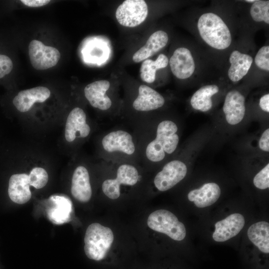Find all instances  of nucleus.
Returning <instances> with one entry per match:
<instances>
[{"mask_svg":"<svg viewBox=\"0 0 269 269\" xmlns=\"http://www.w3.org/2000/svg\"><path fill=\"white\" fill-rule=\"evenodd\" d=\"M200 36L210 47L218 50L228 48L232 42L231 33L227 24L213 12L202 14L197 21Z\"/></svg>","mask_w":269,"mask_h":269,"instance_id":"nucleus-1","label":"nucleus"},{"mask_svg":"<svg viewBox=\"0 0 269 269\" xmlns=\"http://www.w3.org/2000/svg\"><path fill=\"white\" fill-rule=\"evenodd\" d=\"M177 130V125L171 121H163L158 125L155 138L145 149V155L149 161L159 162L166 153L171 154L175 150L179 142Z\"/></svg>","mask_w":269,"mask_h":269,"instance_id":"nucleus-2","label":"nucleus"},{"mask_svg":"<svg viewBox=\"0 0 269 269\" xmlns=\"http://www.w3.org/2000/svg\"><path fill=\"white\" fill-rule=\"evenodd\" d=\"M114 241L112 230L98 223H92L87 228L84 237V251L89 259L103 260L106 256Z\"/></svg>","mask_w":269,"mask_h":269,"instance_id":"nucleus-3","label":"nucleus"},{"mask_svg":"<svg viewBox=\"0 0 269 269\" xmlns=\"http://www.w3.org/2000/svg\"><path fill=\"white\" fill-rule=\"evenodd\" d=\"M147 224L152 230L163 233L173 240L181 241L186 234L184 224L175 215L163 209L152 212L148 217Z\"/></svg>","mask_w":269,"mask_h":269,"instance_id":"nucleus-4","label":"nucleus"},{"mask_svg":"<svg viewBox=\"0 0 269 269\" xmlns=\"http://www.w3.org/2000/svg\"><path fill=\"white\" fill-rule=\"evenodd\" d=\"M148 7L143 0H126L117 8L116 17L122 25L134 27L142 23L147 16Z\"/></svg>","mask_w":269,"mask_h":269,"instance_id":"nucleus-5","label":"nucleus"},{"mask_svg":"<svg viewBox=\"0 0 269 269\" xmlns=\"http://www.w3.org/2000/svg\"><path fill=\"white\" fill-rule=\"evenodd\" d=\"M30 63L36 70H43L55 66L59 61L61 54L56 48L44 45L41 41L34 39L28 46Z\"/></svg>","mask_w":269,"mask_h":269,"instance_id":"nucleus-6","label":"nucleus"},{"mask_svg":"<svg viewBox=\"0 0 269 269\" xmlns=\"http://www.w3.org/2000/svg\"><path fill=\"white\" fill-rule=\"evenodd\" d=\"M139 178L138 171L134 166L129 164H122L117 169L115 179H108L103 182L102 191L108 198L116 199L120 196L121 185H134Z\"/></svg>","mask_w":269,"mask_h":269,"instance_id":"nucleus-7","label":"nucleus"},{"mask_svg":"<svg viewBox=\"0 0 269 269\" xmlns=\"http://www.w3.org/2000/svg\"><path fill=\"white\" fill-rule=\"evenodd\" d=\"M187 168L185 164L178 160L166 163L155 176L154 184L159 191H167L181 181L186 176Z\"/></svg>","mask_w":269,"mask_h":269,"instance_id":"nucleus-8","label":"nucleus"},{"mask_svg":"<svg viewBox=\"0 0 269 269\" xmlns=\"http://www.w3.org/2000/svg\"><path fill=\"white\" fill-rule=\"evenodd\" d=\"M72 201L63 194L51 195L48 199L46 213L53 224L61 225L71 220L73 213Z\"/></svg>","mask_w":269,"mask_h":269,"instance_id":"nucleus-9","label":"nucleus"},{"mask_svg":"<svg viewBox=\"0 0 269 269\" xmlns=\"http://www.w3.org/2000/svg\"><path fill=\"white\" fill-rule=\"evenodd\" d=\"M173 74L179 79L191 77L195 69V64L191 51L187 48L180 47L176 49L169 61Z\"/></svg>","mask_w":269,"mask_h":269,"instance_id":"nucleus-10","label":"nucleus"},{"mask_svg":"<svg viewBox=\"0 0 269 269\" xmlns=\"http://www.w3.org/2000/svg\"><path fill=\"white\" fill-rule=\"evenodd\" d=\"M102 144L104 150L109 153L121 152L133 154L135 150L132 135L123 130L112 131L104 136Z\"/></svg>","mask_w":269,"mask_h":269,"instance_id":"nucleus-11","label":"nucleus"},{"mask_svg":"<svg viewBox=\"0 0 269 269\" xmlns=\"http://www.w3.org/2000/svg\"><path fill=\"white\" fill-rule=\"evenodd\" d=\"M91 129L86 122V115L83 109L74 108L68 115L65 128V137L68 142L76 137L84 138L90 134Z\"/></svg>","mask_w":269,"mask_h":269,"instance_id":"nucleus-12","label":"nucleus"},{"mask_svg":"<svg viewBox=\"0 0 269 269\" xmlns=\"http://www.w3.org/2000/svg\"><path fill=\"white\" fill-rule=\"evenodd\" d=\"M245 103V97L239 91L233 90L227 93L223 110L228 124L235 125L243 120L246 112Z\"/></svg>","mask_w":269,"mask_h":269,"instance_id":"nucleus-13","label":"nucleus"},{"mask_svg":"<svg viewBox=\"0 0 269 269\" xmlns=\"http://www.w3.org/2000/svg\"><path fill=\"white\" fill-rule=\"evenodd\" d=\"M244 225L245 219L242 214H231L215 224L213 239L216 242H225L238 235Z\"/></svg>","mask_w":269,"mask_h":269,"instance_id":"nucleus-14","label":"nucleus"},{"mask_svg":"<svg viewBox=\"0 0 269 269\" xmlns=\"http://www.w3.org/2000/svg\"><path fill=\"white\" fill-rule=\"evenodd\" d=\"M110 86L109 81L102 80L93 82L85 87V96L93 107L103 111L110 108L112 101L106 95Z\"/></svg>","mask_w":269,"mask_h":269,"instance_id":"nucleus-15","label":"nucleus"},{"mask_svg":"<svg viewBox=\"0 0 269 269\" xmlns=\"http://www.w3.org/2000/svg\"><path fill=\"white\" fill-rule=\"evenodd\" d=\"M51 92L47 87L37 86L18 92L12 101L16 109L20 112L30 110L35 103H42L50 96Z\"/></svg>","mask_w":269,"mask_h":269,"instance_id":"nucleus-16","label":"nucleus"},{"mask_svg":"<svg viewBox=\"0 0 269 269\" xmlns=\"http://www.w3.org/2000/svg\"><path fill=\"white\" fill-rule=\"evenodd\" d=\"M71 192L73 197L81 202H87L91 198L92 191L89 174L83 166L77 167L73 172Z\"/></svg>","mask_w":269,"mask_h":269,"instance_id":"nucleus-17","label":"nucleus"},{"mask_svg":"<svg viewBox=\"0 0 269 269\" xmlns=\"http://www.w3.org/2000/svg\"><path fill=\"white\" fill-rule=\"evenodd\" d=\"M164 103V98L160 93L148 86L141 85L133 107L136 111L146 112L156 110L162 107Z\"/></svg>","mask_w":269,"mask_h":269,"instance_id":"nucleus-18","label":"nucleus"},{"mask_svg":"<svg viewBox=\"0 0 269 269\" xmlns=\"http://www.w3.org/2000/svg\"><path fill=\"white\" fill-rule=\"evenodd\" d=\"M29 186L28 175L25 173L12 175L9 180L8 188L10 199L18 204L26 203L31 197Z\"/></svg>","mask_w":269,"mask_h":269,"instance_id":"nucleus-19","label":"nucleus"},{"mask_svg":"<svg viewBox=\"0 0 269 269\" xmlns=\"http://www.w3.org/2000/svg\"><path fill=\"white\" fill-rule=\"evenodd\" d=\"M221 190L219 186L214 182L207 183L200 188L190 191L188 194V199L193 202L199 208H204L212 205L219 198Z\"/></svg>","mask_w":269,"mask_h":269,"instance_id":"nucleus-20","label":"nucleus"},{"mask_svg":"<svg viewBox=\"0 0 269 269\" xmlns=\"http://www.w3.org/2000/svg\"><path fill=\"white\" fill-rule=\"evenodd\" d=\"M168 41V34L164 31L159 30L153 32L145 44L134 54L133 60L138 63L148 59L165 47Z\"/></svg>","mask_w":269,"mask_h":269,"instance_id":"nucleus-21","label":"nucleus"},{"mask_svg":"<svg viewBox=\"0 0 269 269\" xmlns=\"http://www.w3.org/2000/svg\"><path fill=\"white\" fill-rule=\"evenodd\" d=\"M252 57L238 50L232 52L229 57L230 66L228 76L231 81L237 82L241 80L248 72L253 63Z\"/></svg>","mask_w":269,"mask_h":269,"instance_id":"nucleus-22","label":"nucleus"},{"mask_svg":"<svg viewBox=\"0 0 269 269\" xmlns=\"http://www.w3.org/2000/svg\"><path fill=\"white\" fill-rule=\"evenodd\" d=\"M247 235L250 240L263 253H269V224L261 221L252 224Z\"/></svg>","mask_w":269,"mask_h":269,"instance_id":"nucleus-23","label":"nucleus"},{"mask_svg":"<svg viewBox=\"0 0 269 269\" xmlns=\"http://www.w3.org/2000/svg\"><path fill=\"white\" fill-rule=\"evenodd\" d=\"M216 85H207L197 90L190 99L192 107L203 112L210 110L212 107V97L219 92Z\"/></svg>","mask_w":269,"mask_h":269,"instance_id":"nucleus-24","label":"nucleus"},{"mask_svg":"<svg viewBox=\"0 0 269 269\" xmlns=\"http://www.w3.org/2000/svg\"><path fill=\"white\" fill-rule=\"evenodd\" d=\"M168 62V57L164 54H159L154 61L150 59L144 60L140 68L141 79L147 83H153L155 79L156 71L165 68Z\"/></svg>","mask_w":269,"mask_h":269,"instance_id":"nucleus-25","label":"nucleus"},{"mask_svg":"<svg viewBox=\"0 0 269 269\" xmlns=\"http://www.w3.org/2000/svg\"><path fill=\"white\" fill-rule=\"evenodd\" d=\"M250 14L256 22L264 21L269 23V1L256 0L250 8Z\"/></svg>","mask_w":269,"mask_h":269,"instance_id":"nucleus-26","label":"nucleus"},{"mask_svg":"<svg viewBox=\"0 0 269 269\" xmlns=\"http://www.w3.org/2000/svg\"><path fill=\"white\" fill-rule=\"evenodd\" d=\"M29 185L36 189L44 187L48 181V174L45 169L36 167L32 169L28 175Z\"/></svg>","mask_w":269,"mask_h":269,"instance_id":"nucleus-27","label":"nucleus"},{"mask_svg":"<svg viewBox=\"0 0 269 269\" xmlns=\"http://www.w3.org/2000/svg\"><path fill=\"white\" fill-rule=\"evenodd\" d=\"M255 62L260 69L267 72L269 71V46L262 47L255 57Z\"/></svg>","mask_w":269,"mask_h":269,"instance_id":"nucleus-28","label":"nucleus"},{"mask_svg":"<svg viewBox=\"0 0 269 269\" xmlns=\"http://www.w3.org/2000/svg\"><path fill=\"white\" fill-rule=\"evenodd\" d=\"M253 183L255 187L260 189H266L269 187V163L255 175Z\"/></svg>","mask_w":269,"mask_h":269,"instance_id":"nucleus-29","label":"nucleus"},{"mask_svg":"<svg viewBox=\"0 0 269 269\" xmlns=\"http://www.w3.org/2000/svg\"><path fill=\"white\" fill-rule=\"evenodd\" d=\"M13 68L11 59L5 55L0 54V78L8 74Z\"/></svg>","mask_w":269,"mask_h":269,"instance_id":"nucleus-30","label":"nucleus"},{"mask_svg":"<svg viewBox=\"0 0 269 269\" xmlns=\"http://www.w3.org/2000/svg\"><path fill=\"white\" fill-rule=\"evenodd\" d=\"M259 145L263 151H269V129H267L262 134L259 140Z\"/></svg>","mask_w":269,"mask_h":269,"instance_id":"nucleus-31","label":"nucleus"},{"mask_svg":"<svg viewBox=\"0 0 269 269\" xmlns=\"http://www.w3.org/2000/svg\"><path fill=\"white\" fill-rule=\"evenodd\" d=\"M20 1L28 7H40L47 4L50 2L49 0H21Z\"/></svg>","mask_w":269,"mask_h":269,"instance_id":"nucleus-32","label":"nucleus"},{"mask_svg":"<svg viewBox=\"0 0 269 269\" xmlns=\"http://www.w3.org/2000/svg\"><path fill=\"white\" fill-rule=\"evenodd\" d=\"M259 106L262 110L269 113V94H266L260 99Z\"/></svg>","mask_w":269,"mask_h":269,"instance_id":"nucleus-33","label":"nucleus"},{"mask_svg":"<svg viewBox=\"0 0 269 269\" xmlns=\"http://www.w3.org/2000/svg\"><path fill=\"white\" fill-rule=\"evenodd\" d=\"M245 1L247 2H250V3H254V2L256 1V0H245Z\"/></svg>","mask_w":269,"mask_h":269,"instance_id":"nucleus-34","label":"nucleus"}]
</instances>
